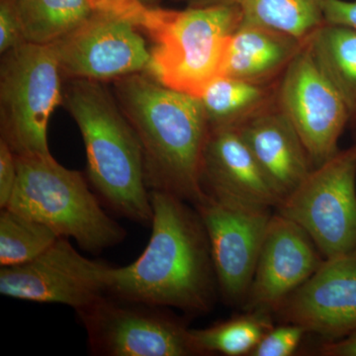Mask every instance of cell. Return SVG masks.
<instances>
[{"label":"cell","mask_w":356,"mask_h":356,"mask_svg":"<svg viewBox=\"0 0 356 356\" xmlns=\"http://www.w3.org/2000/svg\"><path fill=\"white\" fill-rule=\"evenodd\" d=\"M149 243L128 266H112L107 294L192 315L208 313L218 284L209 238L193 205L173 194L151 191Z\"/></svg>","instance_id":"cell-1"},{"label":"cell","mask_w":356,"mask_h":356,"mask_svg":"<svg viewBox=\"0 0 356 356\" xmlns=\"http://www.w3.org/2000/svg\"><path fill=\"white\" fill-rule=\"evenodd\" d=\"M117 91L142 143L149 191L195 205L205 196L201 166L210 131L200 99L137 74L122 79Z\"/></svg>","instance_id":"cell-2"},{"label":"cell","mask_w":356,"mask_h":356,"mask_svg":"<svg viewBox=\"0 0 356 356\" xmlns=\"http://www.w3.org/2000/svg\"><path fill=\"white\" fill-rule=\"evenodd\" d=\"M65 99L83 136L93 188L119 216L151 225L153 207L144 149L132 124L108 93L90 79L72 83Z\"/></svg>","instance_id":"cell-3"},{"label":"cell","mask_w":356,"mask_h":356,"mask_svg":"<svg viewBox=\"0 0 356 356\" xmlns=\"http://www.w3.org/2000/svg\"><path fill=\"white\" fill-rule=\"evenodd\" d=\"M17 181L6 208L43 222L81 250L99 254L125 240L127 232L102 209L81 172L51 154L16 156Z\"/></svg>","instance_id":"cell-4"},{"label":"cell","mask_w":356,"mask_h":356,"mask_svg":"<svg viewBox=\"0 0 356 356\" xmlns=\"http://www.w3.org/2000/svg\"><path fill=\"white\" fill-rule=\"evenodd\" d=\"M241 21L235 2L185 10L147 7L140 28L156 43L147 69L166 88L199 97L220 76L229 39Z\"/></svg>","instance_id":"cell-5"},{"label":"cell","mask_w":356,"mask_h":356,"mask_svg":"<svg viewBox=\"0 0 356 356\" xmlns=\"http://www.w3.org/2000/svg\"><path fill=\"white\" fill-rule=\"evenodd\" d=\"M60 64L51 44L23 42L1 65L2 139L15 156L51 154L48 124L62 102Z\"/></svg>","instance_id":"cell-6"},{"label":"cell","mask_w":356,"mask_h":356,"mask_svg":"<svg viewBox=\"0 0 356 356\" xmlns=\"http://www.w3.org/2000/svg\"><path fill=\"white\" fill-rule=\"evenodd\" d=\"M276 210L305 229L325 259L356 250V142L313 168Z\"/></svg>","instance_id":"cell-7"},{"label":"cell","mask_w":356,"mask_h":356,"mask_svg":"<svg viewBox=\"0 0 356 356\" xmlns=\"http://www.w3.org/2000/svg\"><path fill=\"white\" fill-rule=\"evenodd\" d=\"M165 309L106 294L76 313L93 355H198L191 329Z\"/></svg>","instance_id":"cell-8"},{"label":"cell","mask_w":356,"mask_h":356,"mask_svg":"<svg viewBox=\"0 0 356 356\" xmlns=\"http://www.w3.org/2000/svg\"><path fill=\"white\" fill-rule=\"evenodd\" d=\"M111 268L104 262L86 259L60 236L33 261L2 266L0 293L9 298L58 304L79 312L107 294Z\"/></svg>","instance_id":"cell-9"},{"label":"cell","mask_w":356,"mask_h":356,"mask_svg":"<svg viewBox=\"0 0 356 356\" xmlns=\"http://www.w3.org/2000/svg\"><path fill=\"white\" fill-rule=\"evenodd\" d=\"M277 106L298 133L314 168L339 153V138L350 124V115L306 41L283 72Z\"/></svg>","instance_id":"cell-10"},{"label":"cell","mask_w":356,"mask_h":356,"mask_svg":"<svg viewBox=\"0 0 356 356\" xmlns=\"http://www.w3.org/2000/svg\"><path fill=\"white\" fill-rule=\"evenodd\" d=\"M209 238L218 291L226 303H245L273 213L205 194L194 205Z\"/></svg>","instance_id":"cell-11"},{"label":"cell","mask_w":356,"mask_h":356,"mask_svg":"<svg viewBox=\"0 0 356 356\" xmlns=\"http://www.w3.org/2000/svg\"><path fill=\"white\" fill-rule=\"evenodd\" d=\"M51 46L63 72L90 81L130 76L147 69L151 60L137 27L107 13H93Z\"/></svg>","instance_id":"cell-12"},{"label":"cell","mask_w":356,"mask_h":356,"mask_svg":"<svg viewBox=\"0 0 356 356\" xmlns=\"http://www.w3.org/2000/svg\"><path fill=\"white\" fill-rule=\"evenodd\" d=\"M273 316L301 325L325 341L351 334L356 329V250L325 259Z\"/></svg>","instance_id":"cell-13"},{"label":"cell","mask_w":356,"mask_h":356,"mask_svg":"<svg viewBox=\"0 0 356 356\" xmlns=\"http://www.w3.org/2000/svg\"><path fill=\"white\" fill-rule=\"evenodd\" d=\"M324 259L305 229L280 213L273 215L243 310L273 316Z\"/></svg>","instance_id":"cell-14"},{"label":"cell","mask_w":356,"mask_h":356,"mask_svg":"<svg viewBox=\"0 0 356 356\" xmlns=\"http://www.w3.org/2000/svg\"><path fill=\"white\" fill-rule=\"evenodd\" d=\"M201 184L204 193L227 202L271 209L282 202L236 126L210 128L204 147Z\"/></svg>","instance_id":"cell-15"},{"label":"cell","mask_w":356,"mask_h":356,"mask_svg":"<svg viewBox=\"0 0 356 356\" xmlns=\"http://www.w3.org/2000/svg\"><path fill=\"white\" fill-rule=\"evenodd\" d=\"M236 128L282 201L313 170L301 138L278 106L267 105Z\"/></svg>","instance_id":"cell-16"},{"label":"cell","mask_w":356,"mask_h":356,"mask_svg":"<svg viewBox=\"0 0 356 356\" xmlns=\"http://www.w3.org/2000/svg\"><path fill=\"white\" fill-rule=\"evenodd\" d=\"M305 41L241 22L229 39L220 76L264 84L284 72Z\"/></svg>","instance_id":"cell-17"},{"label":"cell","mask_w":356,"mask_h":356,"mask_svg":"<svg viewBox=\"0 0 356 356\" xmlns=\"http://www.w3.org/2000/svg\"><path fill=\"white\" fill-rule=\"evenodd\" d=\"M306 43L314 60L343 98L356 140V29L324 22Z\"/></svg>","instance_id":"cell-18"},{"label":"cell","mask_w":356,"mask_h":356,"mask_svg":"<svg viewBox=\"0 0 356 356\" xmlns=\"http://www.w3.org/2000/svg\"><path fill=\"white\" fill-rule=\"evenodd\" d=\"M24 41L51 44L79 27L93 13L90 0H14Z\"/></svg>","instance_id":"cell-19"},{"label":"cell","mask_w":356,"mask_h":356,"mask_svg":"<svg viewBox=\"0 0 356 356\" xmlns=\"http://www.w3.org/2000/svg\"><path fill=\"white\" fill-rule=\"evenodd\" d=\"M210 128L238 126L268 105V88L234 77H215L199 96Z\"/></svg>","instance_id":"cell-20"},{"label":"cell","mask_w":356,"mask_h":356,"mask_svg":"<svg viewBox=\"0 0 356 356\" xmlns=\"http://www.w3.org/2000/svg\"><path fill=\"white\" fill-rule=\"evenodd\" d=\"M245 24L262 26L305 41L324 24V0H233Z\"/></svg>","instance_id":"cell-21"},{"label":"cell","mask_w":356,"mask_h":356,"mask_svg":"<svg viewBox=\"0 0 356 356\" xmlns=\"http://www.w3.org/2000/svg\"><path fill=\"white\" fill-rule=\"evenodd\" d=\"M245 312L204 329H191L198 355H250L262 337L274 327L273 316L264 312Z\"/></svg>","instance_id":"cell-22"},{"label":"cell","mask_w":356,"mask_h":356,"mask_svg":"<svg viewBox=\"0 0 356 356\" xmlns=\"http://www.w3.org/2000/svg\"><path fill=\"white\" fill-rule=\"evenodd\" d=\"M58 238L43 222L4 208L0 212V266H19L31 261Z\"/></svg>","instance_id":"cell-23"},{"label":"cell","mask_w":356,"mask_h":356,"mask_svg":"<svg viewBox=\"0 0 356 356\" xmlns=\"http://www.w3.org/2000/svg\"><path fill=\"white\" fill-rule=\"evenodd\" d=\"M306 334L301 325L287 323L280 327L274 325L262 337L250 356H291Z\"/></svg>","instance_id":"cell-24"},{"label":"cell","mask_w":356,"mask_h":356,"mask_svg":"<svg viewBox=\"0 0 356 356\" xmlns=\"http://www.w3.org/2000/svg\"><path fill=\"white\" fill-rule=\"evenodd\" d=\"M22 28L14 0L0 2V51L7 53L23 43Z\"/></svg>","instance_id":"cell-25"},{"label":"cell","mask_w":356,"mask_h":356,"mask_svg":"<svg viewBox=\"0 0 356 356\" xmlns=\"http://www.w3.org/2000/svg\"><path fill=\"white\" fill-rule=\"evenodd\" d=\"M17 181V163L13 149L6 140H0V209L8 206Z\"/></svg>","instance_id":"cell-26"},{"label":"cell","mask_w":356,"mask_h":356,"mask_svg":"<svg viewBox=\"0 0 356 356\" xmlns=\"http://www.w3.org/2000/svg\"><path fill=\"white\" fill-rule=\"evenodd\" d=\"M325 22L356 29V0H324Z\"/></svg>","instance_id":"cell-27"},{"label":"cell","mask_w":356,"mask_h":356,"mask_svg":"<svg viewBox=\"0 0 356 356\" xmlns=\"http://www.w3.org/2000/svg\"><path fill=\"white\" fill-rule=\"evenodd\" d=\"M317 353L325 356H356V329L339 341H325Z\"/></svg>","instance_id":"cell-28"},{"label":"cell","mask_w":356,"mask_h":356,"mask_svg":"<svg viewBox=\"0 0 356 356\" xmlns=\"http://www.w3.org/2000/svg\"><path fill=\"white\" fill-rule=\"evenodd\" d=\"M189 7H205L217 4L232 3L233 0H186Z\"/></svg>","instance_id":"cell-29"},{"label":"cell","mask_w":356,"mask_h":356,"mask_svg":"<svg viewBox=\"0 0 356 356\" xmlns=\"http://www.w3.org/2000/svg\"><path fill=\"white\" fill-rule=\"evenodd\" d=\"M140 2H143V3L146 4L149 3V2H153L154 0H140Z\"/></svg>","instance_id":"cell-30"}]
</instances>
